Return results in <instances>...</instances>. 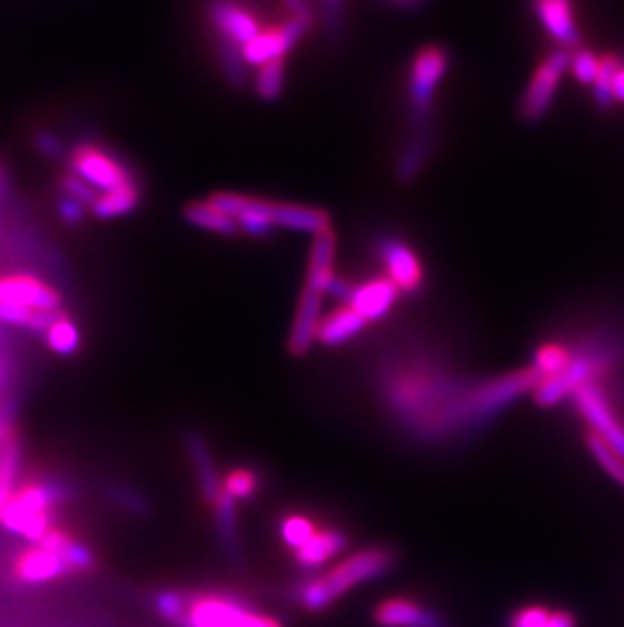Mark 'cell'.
<instances>
[{
    "label": "cell",
    "instance_id": "cell-1",
    "mask_svg": "<svg viewBox=\"0 0 624 627\" xmlns=\"http://www.w3.org/2000/svg\"><path fill=\"white\" fill-rule=\"evenodd\" d=\"M475 382H465L424 359H389L380 374V390L397 425L422 441H444L475 433L470 399Z\"/></svg>",
    "mask_w": 624,
    "mask_h": 627
},
{
    "label": "cell",
    "instance_id": "cell-2",
    "mask_svg": "<svg viewBox=\"0 0 624 627\" xmlns=\"http://www.w3.org/2000/svg\"><path fill=\"white\" fill-rule=\"evenodd\" d=\"M153 607L172 627H283L229 589H163Z\"/></svg>",
    "mask_w": 624,
    "mask_h": 627
},
{
    "label": "cell",
    "instance_id": "cell-3",
    "mask_svg": "<svg viewBox=\"0 0 624 627\" xmlns=\"http://www.w3.org/2000/svg\"><path fill=\"white\" fill-rule=\"evenodd\" d=\"M396 551L385 544H371L343 556L333 567L304 575L292 589L300 610L323 613L355 587L373 583L396 567Z\"/></svg>",
    "mask_w": 624,
    "mask_h": 627
},
{
    "label": "cell",
    "instance_id": "cell-4",
    "mask_svg": "<svg viewBox=\"0 0 624 627\" xmlns=\"http://www.w3.org/2000/svg\"><path fill=\"white\" fill-rule=\"evenodd\" d=\"M68 498V489L49 477H28L19 482L13 496L0 513V527L27 544L41 541L57 527L59 510Z\"/></svg>",
    "mask_w": 624,
    "mask_h": 627
},
{
    "label": "cell",
    "instance_id": "cell-5",
    "mask_svg": "<svg viewBox=\"0 0 624 627\" xmlns=\"http://www.w3.org/2000/svg\"><path fill=\"white\" fill-rule=\"evenodd\" d=\"M614 352L600 345H584L576 354H572L566 368L548 380H541L533 390L539 406H555L567 397H574L580 388L596 385L598 376L607 374L612 368Z\"/></svg>",
    "mask_w": 624,
    "mask_h": 627
},
{
    "label": "cell",
    "instance_id": "cell-6",
    "mask_svg": "<svg viewBox=\"0 0 624 627\" xmlns=\"http://www.w3.org/2000/svg\"><path fill=\"white\" fill-rule=\"evenodd\" d=\"M448 68V58L440 47H425L416 59L411 68V120L418 130L428 129V116L434 90L440 80L444 78Z\"/></svg>",
    "mask_w": 624,
    "mask_h": 627
},
{
    "label": "cell",
    "instance_id": "cell-7",
    "mask_svg": "<svg viewBox=\"0 0 624 627\" xmlns=\"http://www.w3.org/2000/svg\"><path fill=\"white\" fill-rule=\"evenodd\" d=\"M569 49L560 47L539 63L521 102V116L525 120H539L548 115V110L552 108L553 96L562 84V78L569 70Z\"/></svg>",
    "mask_w": 624,
    "mask_h": 627
},
{
    "label": "cell",
    "instance_id": "cell-8",
    "mask_svg": "<svg viewBox=\"0 0 624 627\" xmlns=\"http://www.w3.org/2000/svg\"><path fill=\"white\" fill-rule=\"evenodd\" d=\"M9 575L16 584L41 587L71 577V570L53 551L45 548L39 542H25L11 558Z\"/></svg>",
    "mask_w": 624,
    "mask_h": 627
},
{
    "label": "cell",
    "instance_id": "cell-9",
    "mask_svg": "<svg viewBox=\"0 0 624 627\" xmlns=\"http://www.w3.org/2000/svg\"><path fill=\"white\" fill-rule=\"evenodd\" d=\"M574 404L576 411L580 413L581 418L590 425V433L600 437L602 441L609 442L610 447L624 457V425L610 406L607 394L600 390L598 382L580 388L574 394Z\"/></svg>",
    "mask_w": 624,
    "mask_h": 627
},
{
    "label": "cell",
    "instance_id": "cell-10",
    "mask_svg": "<svg viewBox=\"0 0 624 627\" xmlns=\"http://www.w3.org/2000/svg\"><path fill=\"white\" fill-rule=\"evenodd\" d=\"M71 169L73 175L84 179L85 184L94 187L96 191L99 189L101 193L132 184L127 167H122L116 158L94 144H80L73 149Z\"/></svg>",
    "mask_w": 624,
    "mask_h": 627
},
{
    "label": "cell",
    "instance_id": "cell-11",
    "mask_svg": "<svg viewBox=\"0 0 624 627\" xmlns=\"http://www.w3.org/2000/svg\"><path fill=\"white\" fill-rule=\"evenodd\" d=\"M0 305L25 307L39 314H57L61 297L56 288L43 283L41 279L25 272H13L0 276Z\"/></svg>",
    "mask_w": 624,
    "mask_h": 627
},
{
    "label": "cell",
    "instance_id": "cell-12",
    "mask_svg": "<svg viewBox=\"0 0 624 627\" xmlns=\"http://www.w3.org/2000/svg\"><path fill=\"white\" fill-rule=\"evenodd\" d=\"M373 622L380 627H451L432 605L408 595L380 601L373 610Z\"/></svg>",
    "mask_w": 624,
    "mask_h": 627
},
{
    "label": "cell",
    "instance_id": "cell-13",
    "mask_svg": "<svg viewBox=\"0 0 624 627\" xmlns=\"http://www.w3.org/2000/svg\"><path fill=\"white\" fill-rule=\"evenodd\" d=\"M349 541L351 539L345 528L323 522L311 541L298 548L297 553H292V563L304 575L319 572L326 569V565L335 563L340 555H345Z\"/></svg>",
    "mask_w": 624,
    "mask_h": 627
},
{
    "label": "cell",
    "instance_id": "cell-14",
    "mask_svg": "<svg viewBox=\"0 0 624 627\" xmlns=\"http://www.w3.org/2000/svg\"><path fill=\"white\" fill-rule=\"evenodd\" d=\"M245 208L254 210L257 214L266 215L274 226L311 232L314 236L325 229H331V217L325 210H319V208H307V205H295V203H272V201L254 200V198H245Z\"/></svg>",
    "mask_w": 624,
    "mask_h": 627
},
{
    "label": "cell",
    "instance_id": "cell-15",
    "mask_svg": "<svg viewBox=\"0 0 624 627\" xmlns=\"http://www.w3.org/2000/svg\"><path fill=\"white\" fill-rule=\"evenodd\" d=\"M321 305H323V293L314 291L311 286H304L298 300L295 326L288 338V352L292 356L302 357L311 350L312 340L316 338L321 326Z\"/></svg>",
    "mask_w": 624,
    "mask_h": 627
},
{
    "label": "cell",
    "instance_id": "cell-16",
    "mask_svg": "<svg viewBox=\"0 0 624 627\" xmlns=\"http://www.w3.org/2000/svg\"><path fill=\"white\" fill-rule=\"evenodd\" d=\"M39 544L61 556L70 567L71 575H85L98 567V556L94 553V548H89L84 541L73 536L68 528L57 524L43 536Z\"/></svg>",
    "mask_w": 624,
    "mask_h": 627
},
{
    "label": "cell",
    "instance_id": "cell-17",
    "mask_svg": "<svg viewBox=\"0 0 624 627\" xmlns=\"http://www.w3.org/2000/svg\"><path fill=\"white\" fill-rule=\"evenodd\" d=\"M380 255L389 272V281L401 291H418L422 285V267L416 255L399 240H383Z\"/></svg>",
    "mask_w": 624,
    "mask_h": 627
},
{
    "label": "cell",
    "instance_id": "cell-18",
    "mask_svg": "<svg viewBox=\"0 0 624 627\" xmlns=\"http://www.w3.org/2000/svg\"><path fill=\"white\" fill-rule=\"evenodd\" d=\"M209 16H212L213 25L224 33V39L233 42L240 47H245L260 33L257 19L238 4H227V2L212 4Z\"/></svg>",
    "mask_w": 624,
    "mask_h": 627
},
{
    "label": "cell",
    "instance_id": "cell-19",
    "mask_svg": "<svg viewBox=\"0 0 624 627\" xmlns=\"http://www.w3.org/2000/svg\"><path fill=\"white\" fill-rule=\"evenodd\" d=\"M184 445H187V451H189V457H191L193 470L197 473L199 487H201L203 499L207 501V506H213L219 498L224 485H221V480H219L217 470H215L212 451H209L205 439L195 430H189L184 435Z\"/></svg>",
    "mask_w": 624,
    "mask_h": 627
},
{
    "label": "cell",
    "instance_id": "cell-20",
    "mask_svg": "<svg viewBox=\"0 0 624 627\" xmlns=\"http://www.w3.org/2000/svg\"><path fill=\"white\" fill-rule=\"evenodd\" d=\"M536 13H538L539 23L543 25V29L552 35L557 44H562L564 49L569 45L578 44L580 39V31L576 25V16H574V9L566 0H543L536 4Z\"/></svg>",
    "mask_w": 624,
    "mask_h": 627
},
{
    "label": "cell",
    "instance_id": "cell-21",
    "mask_svg": "<svg viewBox=\"0 0 624 627\" xmlns=\"http://www.w3.org/2000/svg\"><path fill=\"white\" fill-rule=\"evenodd\" d=\"M397 299V286L392 281H371L368 285L353 288V295L347 303L355 314L361 315L365 321L382 319L392 309Z\"/></svg>",
    "mask_w": 624,
    "mask_h": 627
},
{
    "label": "cell",
    "instance_id": "cell-22",
    "mask_svg": "<svg viewBox=\"0 0 624 627\" xmlns=\"http://www.w3.org/2000/svg\"><path fill=\"white\" fill-rule=\"evenodd\" d=\"M333 258H335V234L331 229H325L314 236L312 244L311 262H309V274H307V286H311L319 293L328 291V285L333 283Z\"/></svg>",
    "mask_w": 624,
    "mask_h": 627
},
{
    "label": "cell",
    "instance_id": "cell-23",
    "mask_svg": "<svg viewBox=\"0 0 624 627\" xmlns=\"http://www.w3.org/2000/svg\"><path fill=\"white\" fill-rule=\"evenodd\" d=\"M365 326H368V321L361 315L355 314L351 307L345 305V307H340L335 314L328 315L326 319L321 321L316 338L321 340L323 345L333 347V345L349 342Z\"/></svg>",
    "mask_w": 624,
    "mask_h": 627
},
{
    "label": "cell",
    "instance_id": "cell-24",
    "mask_svg": "<svg viewBox=\"0 0 624 627\" xmlns=\"http://www.w3.org/2000/svg\"><path fill=\"white\" fill-rule=\"evenodd\" d=\"M290 49H292V45L286 39L283 27L260 31L255 39H252L245 47H241L245 63L260 66V68L266 63H272V61H280Z\"/></svg>",
    "mask_w": 624,
    "mask_h": 627
},
{
    "label": "cell",
    "instance_id": "cell-25",
    "mask_svg": "<svg viewBox=\"0 0 624 627\" xmlns=\"http://www.w3.org/2000/svg\"><path fill=\"white\" fill-rule=\"evenodd\" d=\"M321 524L323 522H319L311 513L286 512L278 520V536L292 555V553H297L298 548H302L307 542L311 541Z\"/></svg>",
    "mask_w": 624,
    "mask_h": 627
},
{
    "label": "cell",
    "instance_id": "cell-26",
    "mask_svg": "<svg viewBox=\"0 0 624 627\" xmlns=\"http://www.w3.org/2000/svg\"><path fill=\"white\" fill-rule=\"evenodd\" d=\"M184 220L197 228L209 229L221 236H231L238 232V222L229 215L221 214L212 203H187L183 210Z\"/></svg>",
    "mask_w": 624,
    "mask_h": 627
},
{
    "label": "cell",
    "instance_id": "cell-27",
    "mask_svg": "<svg viewBox=\"0 0 624 627\" xmlns=\"http://www.w3.org/2000/svg\"><path fill=\"white\" fill-rule=\"evenodd\" d=\"M428 151H430L428 129L413 130L410 143L406 144V149L397 158L396 175L401 184H410L418 177V173L424 167Z\"/></svg>",
    "mask_w": 624,
    "mask_h": 627
},
{
    "label": "cell",
    "instance_id": "cell-28",
    "mask_svg": "<svg viewBox=\"0 0 624 627\" xmlns=\"http://www.w3.org/2000/svg\"><path fill=\"white\" fill-rule=\"evenodd\" d=\"M136 203H139V191H136L134 184H130V186L118 187L112 191L99 193L98 200L92 205V210L101 220H110V217H118V215L132 212L136 208Z\"/></svg>",
    "mask_w": 624,
    "mask_h": 627
},
{
    "label": "cell",
    "instance_id": "cell-29",
    "mask_svg": "<svg viewBox=\"0 0 624 627\" xmlns=\"http://www.w3.org/2000/svg\"><path fill=\"white\" fill-rule=\"evenodd\" d=\"M21 477V442L14 439L0 449V513L13 496Z\"/></svg>",
    "mask_w": 624,
    "mask_h": 627
},
{
    "label": "cell",
    "instance_id": "cell-30",
    "mask_svg": "<svg viewBox=\"0 0 624 627\" xmlns=\"http://www.w3.org/2000/svg\"><path fill=\"white\" fill-rule=\"evenodd\" d=\"M221 485L229 498L243 501V499L254 498L262 485V477L257 471L250 470V468H236V470L227 471Z\"/></svg>",
    "mask_w": 624,
    "mask_h": 627
},
{
    "label": "cell",
    "instance_id": "cell-31",
    "mask_svg": "<svg viewBox=\"0 0 624 627\" xmlns=\"http://www.w3.org/2000/svg\"><path fill=\"white\" fill-rule=\"evenodd\" d=\"M569 357H572V354L567 352L564 345L545 343V345L539 347L538 354L533 357V366L531 368L538 371L541 380H548V378H552V376L560 374L566 368Z\"/></svg>",
    "mask_w": 624,
    "mask_h": 627
},
{
    "label": "cell",
    "instance_id": "cell-32",
    "mask_svg": "<svg viewBox=\"0 0 624 627\" xmlns=\"http://www.w3.org/2000/svg\"><path fill=\"white\" fill-rule=\"evenodd\" d=\"M47 342L61 356H70L80 345V331L68 317H59L47 329Z\"/></svg>",
    "mask_w": 624,
    "mask_h": 627
},
{
    "label": "cell",
    "instance_id": "cell-33",
    "mask_svg": "<svg viewBox=\"0 0 624 627\" xmlns=\"http://www.w3.org/2000/svg\"><path fill=\"white\" fill-rule=\"evenodd\" d=\"M621 59L614 58V56H607V58H600V70H598V75H596L595 84V102L600 106V108H610L612 106V82L616 78V73L621 70Z\"/></svg>",
    "mask_w": 624,
    "mask_h": 627
},
{
    "label": "cell",
    "instance_id": "cell-34",
    "mask_svg": "<svg viewBox=\"0 0 624 627\" xmlns=\"http://www.w3.org/2000/svg\"><path fill=\"white\" fill-rule=\"evenodd\" d=\"M219 58H221V66H224V72H226L229 84L233 87L245 86V59H243L240 45L221 39L219 42Z\"/></svg>",
    "mask_w": 624,
    "mask_h": 627
},
{
    "label": "cell",
    "instance_id": "cell-35",
    "mask_svg": "<svg viewBox=\"0 0 624 627\" xmlns=\"http://www.w3.org/2000/svg\"><path fill=\"white\" fill-rule=\"evenodd\" d=\"M284 61H272L260 68L255 78V92L262 100H276L283 94Z\"/></svg>",
    "mask_w": 624,
    "mask_h": 627
},
{
    "label": "cell",
    "instance_id": "cell-36",
    "mask_svg": "<svg viewBox=\"0 0 624 627\" xmlns=\"http://www.w3.org/2000/svg\"><path fill=\"white\" fill-rule=\"evenodd\" d=\"M569 70H572L574 80L584 86L595 84L596 75L600 70V58H596L595 54L588 49H580L569 59Z\"/></svg>",
    "mask_w": 624,
    "mask_h": 627
},
{
    "label": "cell",
    "instance_id": "cell-37",
    "mask_svg": "<svg viewBox=\"0 0 624 627\" xmlns=\"http://www.w3.org/2000/svg\"><path fill=\"white\" fill-rule=\"evenodd\" d=\"M550 607L539 603H527L511 613L507 627H545L550 617Z\"/></svg>",
    "mask_w": 624,
    "mask_h": 627
},
{
    "label": "cell",
    "instance_id": "cell-38",
    "mask_svg": "<svg viewBox=\"0 0 624 627\" xmlns=\"http://www.w3.org/2000/svg\"><path fill=\"white\" fill-rule=\"evenodd\" d=\"M61 187H63V193L71 198V200L80 201L82 205L84 203H89V205H94L96 200H98L99 191H96L94 187L87 186L84 179H80L77 175H65L63 179H61Z\"/></svg>",
    "mask_w": 624,
    "mask_h": 627
},
{
    "label": "cell",
    "instance_id": "cell-39",
    "mask_svg": "<svg viewBox=\"0 0 624 627\" xmlns=\"http://www.w3.org/2000/svg\"><path fill=\"white\" fill-rule=\"evenodd\" d=\"M16 437V428L13 423V406L0 400V449L13 442Z\"/></svg>",
    "mask_w": 624,
    "mask_h": 627
},
{
    "label": "cell",
    "instance_id": "cell-40",
    "mask_svg": "<svg viewBox=\"0 0 624 627\" xmlns=\"http://www.w3.org/2000/svg\"><path fill=\"white\" fill-rule=\"evenodd\" d=\"M343 15H345L343 2H325V4H323L326 31H328L331 35H339L340 29H343Z\"/></svg>",
    "mask_w": 624,
    "mask_h": 627
},
{
    "label": "cell",
    "instance_id": "cell-41",
    "mask_svg": "<svg viewBox=\"0 0 624 627\" xmlns=\"http://www.w3.org/2000/svg\"><path fill=\"white\" fill-rule=\"evenodd\" d=\"M59 214L68 224H80L84 220V205L80 201L65 198L59 203Z\"/></svg>",
    "mask_w": 624,
    "mask_h": 627
},
{
    "label": "cell",
    "instance_id": "cell-42",
    "mask_svg": "<svg viewBox=\"0 0 624 627\" xmlns=\"http://www.w3.org/2000/svg\"><path fill=\"white\" fill-rule=\"evenodd\" d=\"M545 627H578V617L569 610H552Z\"/></svg>",
    "mask_w": 624,
    "mask_h": 627
},
{
    "label": "cell",
    "instance_id": "cell-43",
    "mask_svg": "<svg viewBox=\"0 0 624 627\" xmlns=\"http://www.w3.org/2000/svg\"><path fill=\"white\" fill-rule=\"evenodd\" d=\"M113 499H116L118 504H122L130 512H139L142 508V499L136 498V494L130 492L127 487H118L116 494H113Z\"/></svg>",
    "mask_w": 624,
    "mask_h": 627
},
{
    "label": "cell",
    "instance_id": "cell-44",
    "mask_svg": "<svg viewBox=\"0 0 624 627\" xmlns=\"http://www.w3.org/2000/svg\"><path fill=\"white\" fill-rule=\"evenodd\" d=\"M355 286L349 285V283H345V281H340V279H333V283L328 285V293L333 295V297H337V299L345 300V303H349L351 299V295H353Z\"/></svg>",
    "mask_w": 624,
    "mask_h": 627
},
{
    "label": "cell",
    "instance_id": "cell-45",
    "mask_svg": "<svg viewBox=\"0 0 624 627\" xmlns=\"http://www.w3.org/2000/svg\"><path fill=\"white\" fill-rule=\"evenodd\" d=\"M612 98H614V102H624V66L619 70L614 82H612Z\"/></svg>",
    "mask_w": 624,
    "mask_h": 627
},
{
    "label": "cell",
    "instance_id": "cell-46",
    "mask_svg": "<svg viewBox=\"0 0 624 627\" xmlns=\"http://www.w3.org/2000/svg\"><path fill=\"white\" fill-rule=\"evenodd\" d=\"M4 385V362H2V357H0V388Z\"/></svg>",
    "mask_w": 624,
    "mask_h": 627
},
{
    "label": "cell",
    "instance_id": "cell-47",
    "mask_svg": "<svg viewBox=\"0 0 624 627\" xmlns=\"http://www.w3.org/2000/svg\"><path fill=\"white\" fill-rule=\"evenodd\" d=\"M0 187H2V171H0Z\"/></svg>",
    "mask_w": 624,
    "mask_h": 627
}]
</instances>
